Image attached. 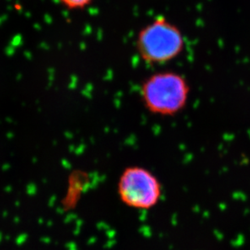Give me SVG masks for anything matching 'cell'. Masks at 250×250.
<instances>
[{"label":"cell","instance_id":"cell-2","mask_svg":"<svg viewBox=\"0 0 250 250\" xmlns=\"http://www.w3.org/2000/svg\"><path fill=\"white\" fill-rule=\"evenodd\" d=\"M186 47L183 32L165 17H158L140 29L136 48L149 64H164L177 58Z\"/></svg>","mask_w":250,"mask_h":250},{"label":"cell","instance_id":"cell-1","mask_svg":"<svg viewBox=\"0 0 250 250\" xmlns=\"http://www.w3.org/2000/svg\"><path fill=\"white\" fill-rule=\"evenodd\" d=\"M190 87L187 80L178 72H155L144 80L140 96L147 111L163 117L175 116L187 105Z\"/></svg>","mask_w":250,"mask_h":250},{"label":"cell","instance_id":"cell-3","mask_svg":"<svg viewBox=\"0 0 250 250\" xmlns=\"http://www.w3.org/2000/svg\"><path fill=\"white\" fill-rule=\"evenodd\" d=\"M117 193L126 207L149 210L156 207L163 195L161 182L153 172L143 167H127L117 183Z\"/></svg>","mask_w":250,"mask_h":250},{"label":"cell","instance_id":"cell-4","mask_svg":"<svg viewBox=\"0 0 250 250\" xmlns=\"http://www.w3.org/2000/svg\"><path fill=\"white\" fill-rule=\"evenodd\" d=\"M62 7L72 11H80L89 7L95 0H58Z\"/></svg>","mask_w":250,"mask_h":250}]
</instances>
